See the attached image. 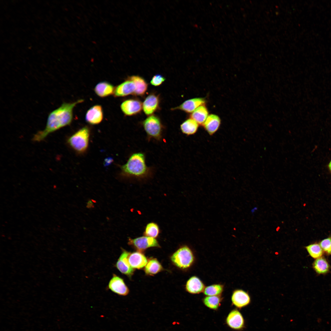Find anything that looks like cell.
Returning a JSON list of instances; mask_svg holds the SVG:
<instances>
[{
  "mask_svg": "<svg viewBox=\"0 0 331 331\" xmlns=\"http://www.w3.org/2000/svg\"><path fill=\"white\" fill-rule=\"evenodd\" d=\"M83 101L80 99L72 103L64 102L48 114L45 128L34 135L32 140L39 142L44 140L49 135L70 125L73 118V110L78 103Z\"/></svg>",
  "mask_w": 331,
  "mask_h": 331,
  "instance_id": "6da1fadb",
  "label": "cell"
},
{
  "mask_svg": "<svg viewBox=\"0 0 331 331\" xmlns=\"http://www.w3.org/2000/svg\"><path fill=\"white\" fill-rule=\"evenodd\" d=\"M121 168L122 174L130 177L144 179L150 177L152 174V168L146 164L145 154L141 152L132 154Z\"/></svg>",
  "mask_w": 331,
  "mask_h": 331,
  "instance_id": "7a4b0ae2",
  "label": "cell"
},
{
  "mask_svg": "<svg viewBox=\"0 0 331 331\" xmlns=\"http://www.w3.org/2000/svg\"><path fill=\"white\" fill-rule=\"evenodd\" d=\"M142 125L148 140L150 141L152 139L157 141L161 140L164 127L158 116L154 115L148 116L143 121Z\"/></svg>",
  "mask_w": 331,
  "mask_h": 331,
  "instance_id": "3957f363",
  "label": "cell"
},
{
  "mask_svg": "<svg viewBox=\"0 0 331 331\" xmlns=\"http://www.w3.org/2000/svg\"><path fill=\"white\" fill-rule=\"evenodd\" d=\"M171 260L177 267L185 269L192 265L195 261V257L191 249L187 245H184L173 254Z\"/></svg>",
  "mask_w": 331,
  "mask_h": 331,
  "instance_id": "277c9868",
  "label": "cell"
},
{
  "mask_svg": "<svg viewBox=\"0 0 331 331\" xmlns=\"http://www.w3.org/2000/svg\"><path fill=\"white\" fill-rule=\"evenodd\" d=\"M89 135V128L84 127L70 136L67 142L75 150L79 153H82L87 149L88 145Z\"/></svg>",
  "mask_w": 331,
  "mask_h": 331,
  "instance_id": "5b68a950",
  "label": "cell"
},
{
  "mask_svg": "<svg viewBox=\"0 0 331 331\" xmlns=\"http://www.w3.org/2000/svg\"><path fill=\"white\" fill-rule=\"evenodd\" d=\"M128 243L140 252L150 247H160L155 238L145 236L134 239L129 238Z\"/></svg>",
  "mask_w": 331,
  "mask_h": 331,
  "instance_id": "8992f818",
  "label": "cell"
},
{
  "mask_svg": "<svg viewBox=\"0 0 331 331\" xmlns=\"http://www.w3.org/2000/svg\"><path fill=\"white\" fill-rule=\"evenodd\" d=\"M120 108L125 115L133 116L141 111L143 109L142 103L140 101L137 99H127L121 103Z\"/></svg>",
  "mask_w": 331,
  "mask_h": 331,
  "instance_id": "52a82bcc",
  "label": "cell"
},
{
  "mask_svg": "<svg viewBox=\"0 0 331 331\" xmlns=\"http://www.w3.org/2000/svg\"><path fill=\"white\" fill-rule=\"evenodd\" d=\"M136 89L134 82L128 78L115 88L114 94L115 97H124L130 94L134 95Z\"/></svg>",
  "mask_w": 331,
  "mask_h": 331,
  "instance_id": "ba28073f",
  "label": "cell"
},
{
  "mask_svg": "<svg viewBox=\"0 0 331 331\" xmlns=\"http://www.w3.org/2000/svg\"><path fill=\"white\" fill-rule=\"evenodd\" d=\"M109 288L114 292L121 295H126L129 289L121 278L113 274L108 284Z\"/></svg>",
  "mask_w": 331,
  "mask_h": 331,
  "instance_id": "9c48e42d",
  "label": "cell"
},
{
  "mask_svg": "<svg viewBox=\"0 0 331 331\" xmlns=\"http://www.w3.org/2000/svg\"><path fill=\"white\" fill-rule=\"evenodd\" d=\"M205 103L206 100L204 98H195L186 100L179 106L172 109H178L187 113H192L198 107L204 105Z\"/></svg>",
  "mask_w": 331,
  "mask_h": 331,
  "instance_id": "30bf717a",
  "label": "cell"
},
{
  "mask_svg": "<svg viewBox=\"0 0 331 331\" xmlns=\"http://www.w3.org/2000/svg\"><path fill=\"white\" fill-rule=\"evenodd\" d=\"M159 99L158 96L151 94L147 96L142 103L143 109L146 115H153L158 108Z\"/></svg>",
  "mask_w": 331,
  "mask_h": 331,
  "instance_id": "8fae6325",
  "label": "cell"
},
{
  "mask_svg": "<svg viewBox=\"0 0 331 331\" xmlns=\"http://www.w3.org/2000/svg\"><path fill=\"white\" fill-rule=\"evenodd\" d=\"M103 111L100 105H96L91 107L87 112L86 120L89 124L95 125L99 124L102 120Z\"/></svg>",
  "mask_w": 331,
  "mask_h": 331,
  "instance_id": "7c38bea8",
  "label": "cell"
},
{
  "mask_svg": "<svg viewBox=\"0 0 331 331\" xmlns=\"http://www.w3.org/2000/svg\"><path fill=\"white\" fill-rule=\"evenodd\" d=\"M130 253L123 250L116 264L117 268L122 273L128 276L133 274L134 269L130 265L128 261V257Z\"/></svg>",
  "mask_w": 331,
  "mask_h": 331,
  "instance_id": "4fadbf2b",
  "label": "cell"
},
{
  "mask_svg": "<svg viewBox=\"0 0 331 331\" xmlns=\"http://www.w3.org/2000/svg\"><path fill=\"white\" fill-rule=\"evenodd\" d=\"M233 304L237 307L241 308L247 305L250 302V299L248 293L241 289L234 291L231 296Z\"/></svg>",
  "mask_w": 331,
  "mask_h": 331,
  "instance_id": "5bb4252c",
  "label": "cell"
},
{
  "mask_svg": "<svg viewBox=\"0 0 331 331\" xmlns=\"http://www.w3.org/2000/svg\"><path fill=\"white\" fill-rule=\"evenodd\" d=\"M221 121V119L218 116L211 114L208 116L203 126L208 134L210 135H212L219 129Z\"/></svg>",
  "mask_w": 331,
  "mask_h": 331,
  "instance_id": "9a60e30c",
  "label": "cell"
},
{
  "mask_svg": "<svg viewBox=\"0 0 331 331\" xmlns=\"http://www.w3.org/2000/svg\"><path fill=\"white\" fill-rule=\"evenodd\" d=\"M205 287L202 281L195 276L191 277L187 282L186 285V291L192 294H198L203 292Z\"/></svg>",
  "mask_w": 331,
  "mask_h": 331,
  "instance_id": "2e32d148",
  "label": "cell"
},
{
  "mask_svg": "<svg viewBox=\"0 0 331 331\" xmlns=\"http://www.w3.org/2000/svg\"><path fill=\"white\" fill-rule=\"evenodd\" d=\"M226 321L228 326L234 329H241L243 327L244 324L242 316L237 310H234L229 314Z\"/></svg>",
  "mask_w": 331,
  "mask_h": 331,
  "instance_id": "e0dca14e",
  "label": "cell"
},
{
  "mask_svg": "<svg viewBox=\"0 0 331 331\" xmlns=\"http://www.w3.org/2000/svg\"><path fill=\"white\" fill-rule=\"evenodd\" d=\"M312 267L317 274L318 275H325L328 273L331 268L327 260L322 256L314 261Z\"/></svg>",
  "mask_w": 331,
  "mask_h": 331,
  "instance_id": "ac0fdd59",
  "label": "cell"
},
{
  "mask_svg": "<svg viewBox=\"0 0 331 331\" xmlns=\"http://www.w3.org/2000/svg\"><path fill=\"white\" fill-rule=\"evenodd\" d=\"M128 259L130 265L133 268H141L145 266L148 262L145 256L139 252L130 253Z\"/></svg>",
  "mask_w": 331,
  "mask_h": 331,
  "instance_id": "d6986e66",
  "label": "cell"
},
{
  "mask_svg": "<svg viewBox=\"0 0 331 331\" xmlns=\"http://www.w3.org/2000/svg\"><path fill=\"white\" fill-rule=\"evenodd\" d=\"M115 88L111 83L106 82L98 83L95 86L94 90L98 96L104 97L114 94Z\"/></svg>",
  "mask_w": 331,
  "mask_h": 331,
  "instance_id": "ffe728a7",
  "label": "cell"
},
{
  "mask_svg": "<svg viewBox=\"0 0 331 331\" xmlns=\"http://www.w3.org/2000/svg\"><path fill=\"white\" fill-rule=\"evenodd\" d=\"M199 124L193 119L190 118L183 122L180 125L183 133L189 136L195 134L197 131Z\"/></svg>",
  "mask_w": 331,
  "mask_h": 331,
  "instance_id": "44dd1931",
  "label": "cell"
},
{
  "mask_svg": "<svg viewBox=\"0 0 331 331\" xmlns=\"http://www.w3.org/2000/svg\"><path fill=\"white\" fill-rule=\"evenodd\" d=\"M208 112L204 105L196 108L190 115V118L196 121L199 124L203 125L208 116Z\"/></svg>",
  "mask_w": 331,
  "mask_h": 331,
  "instance_id": "7402d4cb",
  "label": "cell"
},
{
  "mask_svg": "<svg viewBox=\"0 0 331 331\" xmlns=\"http://www.w3.org/2000/svg\"><path fill=\"white\" fill-rule=\"evenodd\" d=\"M135 83L136 89L134 95L141 96L144 94L148 87V84L145 80L142 77L137 75H134L128 77Z\"/></svg>",
  "mask_w": 331,
  "mask_h": 331,
  "instance_id": "603a6c76",
  "label": "cell"
},
{
  "mask_svg": "<svg viewBox=\"0 0 331 331\" xmlns=\"http://www.w3.org/2000/svg\"><path fill=\"white\" fill-rule=\"evenodd\" d=\"M162 267L160 263L155 259H150L145 266V271L149 275H153L161 271Z\"/></svg>",
  "mask_w": 331,
  "mask_h": 331,
  "instance_id": "cb8c5ba5",
  "label": "cell"
},
{
  "mask_svg": "<svg viewBox=\"0 0 331 331\" xmlns=\"http://www.w3.org/2000/svg\"><path fill=\"white\" fill-rule=\"evenodd\" d=\"M309 255L312 258L317 259L322 256L323 251L319 243H311L305 247Z\"/></svg>",
  "mask_w": 331,
  "mask_h": 331,
  "instance_id": "d4e9b609",
  "label": "cell"
},
{
  "mask_svg": "<svg viewBox=\"0 0 331 331\" xmlns=\"http://www.w3.org/2000/svg\"><path fill=\"white\" fill-rule=\"evenodd\" d=\"M224 290V286L220 284H215L207 286L205 287L203 291L204 294L208 296H219Z\"/></svg>",
  "mask_w": 331,
  "mask_h": 331,
  "instance_id": "484cf974",
  "label": "cell"
},
{
  "mask_svg": "<svg viewBox=\"0 0 331 331\" xmlns=\"http://www.w3.org/2000/svg\"><path fill=\"white\" fill-rule=\"evenodd\" d=\"M160 231L159 227L157 224L151 222L146 225L143 235L145 236L155 238L158 236Z\"/></svg>",
  "mask_w": 331,
  "mask_h": 331,
  "instance_id": "4316f807",
  "label": "cell"
},
{
  "mask_svg": "<svg viewBox=\"0 0 331 331\" xmlns=\"http://www.w3.org/2000/svg\"><path fill=\"white\" fill-rule=\"evenodd\" d=\"M221 301L219 296H208L204 298L203 302L204 304L209 308L216 310L219 307Z\"/></svg>",
  "mask_w": 331,
  "mask_h": 331,
  "instance_id": "83f0119b",
  "label": "cell"
},
{
  "mask_svg": "<svg viewBox=\"0 0 331 331\" xmlns=\"http://www.w3.org/2000/svg\"><path fill=\"white\" fill-rule=\"evenodd\" d=\"M319 244L324 253L327 255H331V237L322 240Z\"/></svg>",
  "mask_w": 331,
  "mask_h": 331,
  "instance_id": "f1b7e54d",
  "label": "cell"
},
{
  "mask_svg": "<svg viewBox=\"0 0 331 331\" xmlns=\"http://www.w3.org/2000/svg\"><path fill=\"white\" fill-rule=\"evenodd\" d=\"M165 78L160 74L154 75L150 81V84L154 86H158L161 85L165 81Z\"/></svg>",
  "mask_w": 331,
  "mask_h": 331,
  "instance_id": "f546056e",
  "label": "cell"
},
{
  "mask_svg": "<svg viewBox=\"0 0 331 331\" xmlns=\"http://www.w3.org/2000/svg\"><path fill=\"white\" fill-rule=\"evenodd\" d=\"M328 167L330 172H331V161L328 165Z\"/></svg>",
  "mask_w": 331,
  "mask_h": 331,
  "instance_id": "4dcf8cb0",
  "label": "cell"
}]
</instances>
